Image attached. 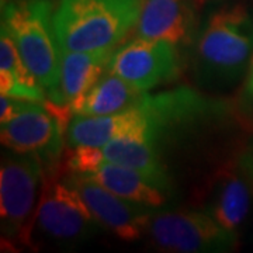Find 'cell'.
I'll list each match as a JSON object with an SVG mask.
<instances>
[{
    "label": "cell",
    "instance_id": "1",
    "mask_svg": "<svg viewBox=\"0 0 253 253\" xmlns=\"http://www.w3.org/2000/svg\"><path fill=\"white\" fill-rule=\"evenodd\" d=\"M253 55V18L244 6L212 13L193 42V72L206 87L231 84L244 73Z\"/></svg>",
    "mask_w": 253,
    "mask_h": 253
},
{
    "label": "cell",
    "instance_id": "2",
    "mask_svg": "<svg viewBox=\"0 0 253 253\" xmlns=\"http://www.w3.org/2000/svg\"><path fill=\"white\" fill-rule=\"evenodd\" d=\"M142 3L144 0H61L54 11L59 49L114 51L138 23Z\"/></svg>",
    "mask_w": 253,
    "mask_h": 253
},
{
    "label": "cell",
    "instance_id": "3",
    "mask_svg": "<svg viewBox=\"0 0 253 253\" xmlns=\"http://www.w3.org/2000/svg\"><path fill=\"white\" fill-rule=\"evenodd\" d=\"M1 24L10 31L24 62L42 84L48 97H61V49L54 31L52 6L48 0H23L3 7Z\"/></svg>",
    "mask_w": 253,
    "mask_h": 253
},
{
    "label": "cell",
    "instance_id": "4",
    "mask_svg": "<svg viewBox=\"0 0 253 253\" xmlns=\"http://www.w3.org/2000/svg\"><path fill=\"white\" fill-rule=\"evenodd\" d=\"M44 179L45 168L34 155H1L0 229L7 241L30 245Z\"/></svg>",
    "mask_w": 253,
    "mask_h": 253
},
{
    "label": "cell",
    "instance_id": "5",
    "mask_svg": "<svg viewBox=\"0 0 253 253\" xmlns=\"http://www.w3.org/2000/svg\"><path fill=\"white\" fill-rule=\"evenodd\" d=\"M148 235L163 252H229L238 245L236 234L222 228L203 208L155 211Z\"/></svg>",
    "mask_w": 253,
    "mask_h": 253
},
{
    "label": "cell",
    "instance_id": "6",
    "mask_svg": "<svg viewBox=\"0 0 253 253\" xmlns=\"http://www.w3.org/2000/svg\"><path fill=\"white\" fill-rule=\"evenodd\" d=\"M146 118L144 141L159 145L184 135L201 124L224 116V106L190 87L145 96L139 104Z\"/></svg>",
    "mask_w": 253,
    "mask_h": 253
},
{
    "label": "cell",
    "instance_id": "7",
    "mask_svg": "<svg viewBox=\"0 0 253 253\" xmlns=\"http://www.w3.org/2000/svg\"><path fill=\"white\" fill-rule=\"evenodd\" d=\"M34 228L46 239L62 245L81 244L101 231L79 191L63 179L58 180L55 170L45 172Z\"/></svg>",
    "mask_w": 253,
    "mask_h": 253
},
{
    "label": "cell",
    "instance_id": "8",
    "mask_svg": "<svg viewBox=\"0 0 253 253\" xmlns=\"http://www.w3.org/2000/svg\"><path fill=\"white\" fill-rule=\"evenodd\" d=\"M109 72L148 91L177 78L180 58L176 45L170 42L138 37L113 52Z\"/></svg>",
    "mask_w": 253,
    "mask_h": 253
},
{
    "label": "cell",
    "instance_id": "9",
    "mask_svg": "<svg viewBox=\"0 0 253 253\" xmlns=\"http://www.w3.org/2000/svg\"><path fill=\"white\" fill-rule=\"evenodd\" d=\"M63 180L79 191L101 228L126 242L148 234L154 208L123 199L86 174L69 173Z\"/></svg>",
    "mask_w": 253,
    "mask_h": 253
},
{
    "label": "cell",
    "instance_id": "10",
    "mask_svg": "<svg viewBox=\"0 0 253 253\" xmlns=\"http://www.w3.org/2000/svg\"><path fill=\"white\" fill-rule=\"evenodd\" d=\"M65 129L68 126L45 104H38L1 124L0 139L9 151L34 155L42 162L45 172H54L62 156Z\"/></svg>",
    "mask_w": 253,
    "mask_h": 253
},
{
    "label": "cell",
    "instance_id": "11",
    "mask_svg": "<svg viewBox=\"0 0 253 253\" xmlns=\"http://www.w3.org/2000/svg\"><path fill=\"white\" fill-rule=\"evenodd\" d=\"M252 190V180L238 161L228 163L210 181L203 210L226 231L236 234L251 211Z\"/></svg>",
    "mask_w": 253,
    "mask_h": 253
},
{
    "label": "cell",
    "instance_id": "12",
    "mask_svg": "<svg viewBox=\"0 0 253 253\" xmlns=\"http://www.w3.org/2000/svg\"><path fill=\"white\" fill-rule=\"evenodd\" d=\"M196 11L189 0H144L136 34L176 46L191 45L197 36Z\"/></svg>",
    "mask_w": 253,
    "mask_h": 253
},
{
    "label": "cell",
    "instance_id": "13",
    "mask_svg": "<svg viewBox=\"0 0 253 253\" xmlns=\"http://www.w3.org/2000/svg\"><path fill=\"white\" fill-rule=\"evenodd\" d=\"M146 120L141 106L110 116L75 114L66 129L68 145L101 148L117 138H136L144 141Z\"/></svg>",
    "mask_w": 253,
    "mask_h": 253
},
{
    "label": "cell",
    "instance_id": "14",
    "mask_svg": "<svg viewBox=\"0 0 253 253\" xmlns=\"http://www.w3.org/2000/svg\"><path fill=\"white\" fill-rule=\"evenodd\" d=\"M145 96L146 91L107 72L83 97L71 104V109L73 114L81 116H110L139 106Z\"/></svg>",
    "mask_w": 253,
    "mask_h": 253
},
{
    "label": "cell",
    "instance_id": "15",
    "mask_svg": "<svg viewBox=\"0 0 253 253\" xmlns=\"http://www.w3.org/2000/svg\"><path fill=\"white\" fill-rule=\"evenodd\" d=\"M114 51L65 52L61 51V97L63 104L71 106L83 97L109 72Z\"/></svg>",
    "mask_w": 253,
    "mask_h": 253
},
{
    "label": "cell",
    "instance_id": "16",
    "mask_svg": "<svg viewBox=\"0 0 253 253\" xmlns=\"http://www.w3.org/2000/svg\"><path fill=\"white\" fill-rule=\"evenodd\" d=\"M101 149L107 162L141 173L158 187L170 193L172 180L156 146L136 138H117Z\"/></svg>",
    "mask_w": 253,
    "mask_h": 253
},
{
    "label": "cell",
    "instance_id": "17",
    "mask_svg": "<svg viewBox=\"0 0 253 253\" xmlns=\"http://www.w3.org/2000/svg\"><path fill=\"white\" fill-rule=\"evenodd\" d=\"M86 176L120 197L148 208L158 210L168 203L166 190L158 187L144 174L116 163L104 161L97 170Z\"/></svg>",
    "mask_w": 253,
    "mask_h": 253
},
{
    "label": "cell",
    "instance_id": "18",
    "mask_svg": "<svg viewBox=\"0 0 253 253\" xmlns=\"http://www.w3.org/2000/svg\"><path fill=\"white\" fill-rule=\"evenodd\" d=\"M0 90L1 96L45 103V89L30 71L10 31L1 24L0 36Z\"/></svg>",
    "mask_w": 253,
    "mask_h": 253
},
{
    "label": "cell",
    "instance_id": "19",
    "mask_svg": "<svg viewBox=\"0 0 253 253\" xmlns=\"http://www.w3.org/2000/svg\"><path fill=\"white\" fill-rule=\"evenodd\" d=\"M103 149L97 146H73L65 159V168L73 174H89L104 162Z\"/></svg>",
    "mask_w": 253,
    "mask_h": 253
},
{
    "label": "cell",
    "instance_id": "20",
    "mask_svg": "<svg viewBox=\"0 0 253 253\" xmlns=\"http://www.w3.org/2000/svg\"><path fill=\"white\" fill-rule=\"evenodd\" d=\"M38 104H44V103L10 97V96H1V100H0V123L4 124V123L13 120L14 117L20 116L21 113L34 109Z\"/></svg>",
    "mask_w": 253,
    "mask_h": 253
},
{
    "label": "cell",
    "instance_id": "21",
    "mask_svg": "<svg viewBox=\"0 0 253 253\" xmlns=\"http://www.w3.org/2000/svg\"><path fill=\"white\" fill-rule=\"evenodd\" d=\"M238 163L253 183V138L248 144V146L245 148V151L241 154V156L238 158Z\"/></svg>",
    "mask_w": 253,
    "mask_h": 253
},
{
    "label": "cell",
    "instance_id": "22",
    "mask_svg": "<svg viewBox=\"0 0 253 253\" xmlns=\"http://www.w3.org/2000/svg\"><path fill=\"white\" fill-rule=\"evenodd\" d=\"M245 93L246 96H249L253 100V55L249 62V75L246 79V84H245Z\"/></svg>",
    "mask_w": 253,
    "mask_h": 253
}]
</instances>
